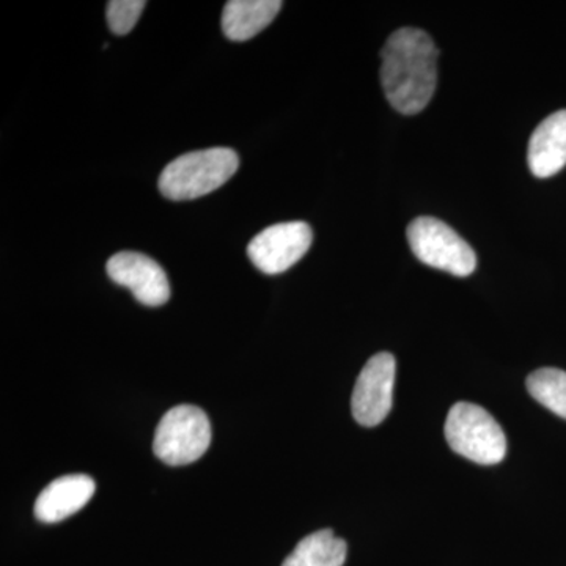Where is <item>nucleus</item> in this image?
<instances>
[{
	"label": "nucleus",
	"instance_id": "obj_1",
	"mask_svg": "<svg viewBox=\"0 0 566 566\" xmlns=\"http://www.w3.org/2000/svg\"><path fill=\"white\" fill-rule=\"evenodd\" d=\"M434 41L420 29H398L381 51V84L387 102L403 115L422 112L438 84Z\"/></svg>",
	"mask_w": 566,
	"mask_h": 566
},
{
	"label": "nucleus",
	"instance_id": "obj_2",
	"mask_svg": "<svg viewBox=\"0 0 566 566\" xmlns=\"http://www.w3.org/2000/svg\"><path fill=\"white\" fill-rule=\"evenodd\" d=\"M240 158L232 148H208L178 156L163 170L159 189L170 200H193L208 196L237 174Z\"/></svg>",
	"mask_w": 566,
	"mask_h": 566
},
{
	"label": "nucleus",
	"instance_id": "obj_3",
	"mask_svg": "<svg viewBox=\"0 0 566 566\" xmlns=\"http://www.w3.org/2000/svg\"><path fill=\"white\" fill-rule=\"evenodd\" d=\"M446 439L453 452L476 464H497L506 455V438L501 424L474 403L460 401L450 409Z\"/></svg>",
	"mask_w": 566,
	"mask_h": 566
},
{
	"label": "nucleus",
	"instance_id": "obj_4",
	"mask_svg": "<svg viewBox=\"0 0 566 566\" xmlns=\"http://www.w3.org/2000/svg\"><path fill=\"white\" fill-rule=\"evenodd\" d=\"M211 444V423L202 409L180 405L169 409L156 428L153 452L169 465L196 463Z\"/></svg>",
	"mask_w": 566,
	"mask_h": 566
},
{
	"label": "nucleus",
	"instance_id": "obj_5",
	"mask_svg": "<svg viewBox=\"0 0 566 566\" xmlns=\"http://www.w3.org/2000/svg\"><path fill=\"white\" fill-rule=\"evenodd\" d=\"M408 241L417 259L434 270L457 277H468L475 271L474 249L439 219L428 216L415 219L408 227Z\"/></svg>",
	"mask_w": 566,
	"mask_h": 566
},
{
	"label": "nucleus",
	"instance_id": "obj_6",
	"mask_svg": "<svg viewBox=\"0 0 566 566\" xmlns=\"http://www.w3.org/2000/svg\"><path fill=\"white\" fill-rule=\"evenodd\" d=\"M314 233L305 222H283L268 227L248 245V255L264 274H281L294 266L311 249Z\"/></svg>",
	"mask_w": 566,
	"mask_h": 566
},
{
	"label": "nucleus",
	"instance_id": "obj_7",
	"mask_svg": "<svg viewBox=\"0 0 566 566\" xmlns=\"http://www.w3.org/2000/svg\"><path fill=\"white\" fill-rule=\"evenodd\" d=\"M397 363L390 353H379L365 364L352 398V411L363 427H376L389 416L394 403Z\"/></svg>",
	"mask_w": 566,
	"mask_h": 566
},
{
	"label": "nucleus",
	"instance_id": "obj_8",
	"mask_svg": "<svg viewBox=\"0 0 566 566\" xmlns=\"http://www.w3.org/2000/svg\"><path fill=\"white\" fill-rule=\"evenodd\" d=\"M106 270L112 281L128 289L140 304L159 307L169 301L170 283L166 271L144 253H115Z\"/></svg>",
	"mask_w": 566,
	"mask_h": 566
},
{
	"label": "nucleus",
	"instance_id": "obj_9",
	"mask_svg": "<svg viewBox=\"0 0 566 566\" xmlns=\"http://www.w3.org/2000/svg\"><path fill=\"white\" fill-rule=\"evenodd\" d=\"M95 491V480L92 476L85 474L59 476L41 491L33 506V513L40 523H61L84 509Z\"/></svg>",
	"mask_w": 566,
	"mask_h": 566
},
{
	"label": "nucleus",
	"instance_id": "obj_10",
	"mask_svg": "<svg viewBox=\"0 0 566 566\" xmlns=\"http://www.w3.org/2000/svg\"><path fill=\"white\" fill-rule=\"evenodd\" d=\"M528 167L538 178H549L566 166V109L549 115L532 134Z\"/></svg>",
	"mask_w": 566,
	"mask_h": 566
},
{
	"label": "nucleus",
	"instance_id": "obj_11",
	"mask_svg": "<svg viewBox=\"0 0 566 566\" xmlns=\"http://www.w3.org/2000/svg\"><path fill=\"white\" fill-rule=\"evenodd\" d=\"M282 9L281 0H230L222 13V31L232 41H248L264 31Z\"/></svg>",
	"mask_w": 566,
	"mask_h": 566
},
{
	"label": "nucleus",
	"instance_id": "obj_12",
	"mask_svg": "<svg viewBox=\"0 0 566 566\" xmlns=\"http://www.w3.org/2000/svg\"><path fill=\"white\" fill-rule=\"evenodd\" d=\"M348 547L331 528L305 536L282 566H344Z\"/></svg>",
	"mask_w": 566,
	"mask_h": 566
},
{
	"label": "nucleus",
	"instance_id": "obj_13",
	"mask_svg": "<svg viewBox=\"0 0 566 566\" xmlns=\"http://www.w3.org/2000/svg\"><path fill=\"white\" fill-rule=\"evenodd\" d=\"M527 390L539 405L566 419V371L539 368L528 375Z\"/></svg>",
	"mask_w": 566,
	"mask_h": 566
},
{
	"label": "nucleus",
	"instance_id": "obj_14",
	"mask_svg": "<svg viewBox=\"0 0 566 566\" xmlns=\"http://www.w3.org/2000/svg\"><path fill=\"white\" fill-rule=\"evenodd\" d=\"M147 7L144 0H111L107 3V24L115 35H126L139 21L142 11Z\"/></svg>",
	"mask_w": 566,
	"mask_h": 566
}]
</instances>
